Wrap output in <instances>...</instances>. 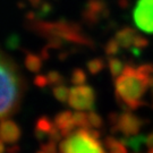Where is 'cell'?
Instances as JSON below:
<instances>
[{"mask_svg": "<svg viewBox=\"0 0 153 153\" xmlns=\"http://www.w3.org/2000/svg\"><path fill=\"white\" fill-rule=\"evenodd\" d=\"M150 77L148 74L126 65L124 71L115 81L116 97L124 109L136 110L144 102V94L150 88Z\"/></svg>", "mask_w": 153, "mask_h": 153, "instance_id": "cell-1", "label": "cell"}, {"mask_svg": "<svg viewBox=\"0 0 153 153\" xmlns=\"http://www.w3.org/2000/svg\"><path fill=\"white\" fill-rule=\"evenodd\" d=\"M21 95V82L14 66L0 55V118L16 109Z\"/></svg>", "mask_w": 153, "mask_h": 153, "instance_id": "cell-2", "label": "cell"}, {"mask_svg": "<svg viewBox=\"0 0 153 153\" xmlns=\"http://www.w3.org/2000/svg\"><path fill=\"white\" fill-rule=\"evenodd\" d=\"M100 137V131L93 127L79 128L61 141L59 150L64 153H104L107 150L102 146Z\"/></svg>", "mask_w": 153, "mask_h": 153, "instance_id": "cell-3", "label": "cell"}, {"mask_svg": "<svg viewBox=\"0 0 153 153\" xmlns=\"http://www.w3.org/2000/svg\"><path fill=\"white\" fill-rule=\"evenodd\" d=\"M36 31L44 36H59L66 41H71L74 43L91 45V40L83 35L81 27L76 24H71L66 21L57 23L40 22L36 24Z\"/></svg>", "mask_w": 153, "mask_h": 153, "instance_id": "cell-4", "label": "cell"}, {"mask_svg": "<svg viewBox=\"0 0 153 153\" xmlns=\"http://www.w3.org/2000/svg\"><path fill=\"white\" fill-rule=\"evenodd\" d=\"M95 101V93L88 85H75L71 88L68 103L75 110H92Z\"/></svg>", "mask_w": 153, "mask_h": 153, "instance_id": "cell-5", "label": "cell"}, {"mask_svg": "<svg viewBox=\"0 0 153 153\" xmlns=\"http://www.w3.org/2000/svg\"><path fill=\"white\" fill-rule=\"evenodd\" d=\"M134 22L140 30L153 33V0H138L134 9Z\"/></svg>", "mask_w": 153, "mask_h": 153, "instance_id": "cell-6", "label": "cell"}, {"mask_svg": "<svg viewBox=\"0 0 153 153\" xmlns=\"http://www.w3.org/2000/svg\"><path fill=\"white\" fill-rule=\"evenodd\" d=\"M144 121L131 114L129 111H125L121 115H119V118L116 123V131H120L124 136H133L138 134V131H141Z\"/></svg>", "mask_w": 153, "mask_h": 153, "instance_id": "cell-7", "label": "cell"}, {"mask_svg": "<svg viewBox=\"0 0 153 153\" xmlns=\"http://www.w3.org/2000/svg\"><path fill=\"white\" fill-rule=\"evenodd\" d=\"M105 15H108V9L103 0H88L83 13L84 21L88 24H95Z\"/></svg>", "mask_w": 153, "mask_h": 153, "instance_id": "cell-8", "label": "cell"}, {"mask_svg": "<svg viewBox=\"0 0 153 153\" xmlns=\"http://www.w3.org/2000/svg\"><path fill=\"white\" fill-rule=\"evenodd\" d=\"M21 137V129L15 121L4 119L0 123V138L7 144L16 143Z\"/></svg>", "mask_w": 153, "mask_h": 153, "instance_id": "cell-9", "label": "cell"}, {"mask_svg": "<svg viewBox=\"0 0 153 153\" xmlns=\"http://www.w3.org/2000/svg\"><path fill=\"white\" fill-rule=\"evenodd\" d=\"M55 125L60 129L64 137L69 136L75 129V123L73 118V112L71 111H61L55 117Z\"/></svg>", "mask_w": 153, "mask_h": 153, "instance_id": "cell-10", "label": "cell"}, {"mask_svg": "<svg viewBox=\"0 0 153 153\" xmlns=\"http://www.w3.org/2000/svg\"><path fill=\"white\" fill-rule=\"evenodd\" d=\"M137 35L138 34L134 28L124 27L116 33V40L119 42L121 48L128 49V48H131V45H134V41Z\"/></svg>", "mask_w": 153, "mask_h": 153, "instance_id": "cell-11", "label": "cell"}, {"mask_svg": "<svg viewBox=\"0 0 153 153\" xmlns=\"http://www.w3.org/2000/svg\"><path fill=\"white\" fill-rule=\"evenodd\" d=\"M53 124L48 117H41L36 120L35 125V136L38 140H43L49 135V131L52 129Z\"/></svg>", "mask_w": 153, "mask_h": 153, "instance_id": "cell-12", "label": "cell"}, {"mask_svg": "<svg viewBox=\"0 0 153 153\" xmlns=\"http://www.w3.org/2000/svg\"><path fill=\"white\" fill-rule=\"evenodd\" d=\"M120 141L123 142L124 145L131 148L135 152H138V151H141L143 145L146 144V136L136 134V135H133V136H124Z\"/></svg>", "mask_w": 153, "mask_h": 153, "instance_id": "cell-13", "label": "cell"}, {"mask_svg": "<svg viewBox=\"0 0 153 153\" xmlns=\"http://www.w3.org/2000/svg\"><path fill=\"white\" fill-rule=\"evenodd\" d=\"M104 145L105 150L110 151L112 153H126L128 150L126 148V145L123 144L120 140H117L114 136H108L104 140Z\"/></svg>", "mask_w": 153, "mask_h": 153, "instance_id": "cell-14", "label": "cell"}, {"mask_svg": "<svg viewBox=\"0 0 153 153\" xmlns=\"http://www.w3.org/2000/svg\"><path fill=\"white\" fill-rule=\"evenodd\" d=\"M25 66L28 71H31L32 73H38L41 69V66H42V60L41 58L36 55H33L28 52L27 55L25 56Z\"/></svg>", "mask_w": 153, "mask_h": 153, "instance_id": "cell-15", "label": "cell"}, {"mask_svg": "<svg viewBox=\"0 0 153 153\" xmlns=\"http://www.w3.org/2000/svg\"><path fill=\"white\" fill-rule=\"evenodd\" d=\"M69 92H71V88H68L64 84H59V85H55V88H52V93L55 95V98L60 101L62 103L68 102V99H69Z\"/></svg>", "mask_w": 153, "mask_h": 153, "instance_id": "cell-16", "label": "cell"}, {"mask_svg": "<svg viewBox=\"0 0 153 153\" xmlns=\"http://www.w3.org/2000/svg\"><path fill=\"white\" fill-rule=\"evenodd\" d=\"M108 66H109L110 74L114 78H117L125 69V65L118 58H110L108 61Z\"/></svg>", "mask_w": 153, "mask_h": 153, "instance_id": "cell-17", "label": "cell"}, {"mask_svg": "<svg viewBox=\"0 0 153 153\" xmlns=\"http://www.w3.org/2000/svg\"><path fill=\"white\" fill-rule=\"evenodd\" d=\"M73 118H74V123L76 127L79 128H86V127H91L90 123H88V114H85L82 110H77L76 112L73 114Z\"/></svg>", "mask_w": 153, "mask_h": 153, "instance_id": "cell-18", "label": "cell"}, {"mask_svg": "<svg viewBox=\"0 0 153 153\" xmlns=\"http://www.w3.org/2000/svg\"><path fill=\"white\" fill-rule=\"evenodd\" d=\"M86 66H88V71L92 75H95L104 68V61L101 58H94V59L88 61Z\"/></svg>", "mask_w": 153, "mask_h": 153, "instance_id": "cell-19", "label": "cell"}, {"mask_svg": "<svg viewBox=\"0 0 153 153\" xmlns=\"http://www.w3.org/2000/svg\"><path fill=\"white\" fill-rule=\"evenodd\" d=\"M71 82L74 85H83L86 82V74L81 68H75L71 73Z\"/></svg>", "mask_w": 153, "mask_h": 153, "instance_id": "cell-20", "label": "cell"}, {"mask_svg": "<svg viewBox=\"0 0 153 153\" xmlns=\"http://www.w3.org/2000/svg\"><path fill=\"white\" fill-rule=\"evenodd\" d=\"M121 45L119 44V42L114 39V40H110L108 41V43L105 44V48H104V51L108 56H115L119 52Z\"/></svg>", "mask_w": 153, "mask_h": 153, "instance_id": "cell-21", "label": "cell"}, {"mask_svg": "<svg viewBox=\"0 0 153 153\" xmlns=\"http://www.w3.org/2000/svg\"><path fill=\"white\" fill-rule=\"evenodd\" d=\"M88 123H90V126L93 127V128H101L102 125H103V121H102V118L92 110H90V112L88 114Z\"/></svg>", "mask_w": 153, "mask_h": 153, "instance_id": "cell-22", "label": "cell"}, {"mask_svg": "<svg viewBox=\"0 0 153 153\" xmlns=\"http://www.w3.org/2000/svg\"><path fill=\"white\" fill-rule=\"evenodd\" d=\"M47 76L49 79V84H51V85H59V84L64 83V77L61 76L58 71H49V74Z\"/></svg>", "mask_w": 153, "mask_h": 153, "instance_id": "cell-23", "label": "cell"}, {"mask_svg": "<svg viewBox=\"0 0 153 153\" xmlns=\"http://www.w3.org/2000/svg\"><path fill=\"white\" fill-rule=\"evenodd\" d=\"M48 137H49V141H52V142H59V141H61V138H62V134H61L60 129L57 127V126H53L52 127V129L49 131V135H48Z\"/></svg>", "mask_w": 153, "mask_h": 153, "instance_id": "cell-24", "label": "cell"}, {"mask_svg": "<svg viewBox=\"0 0 153 153\" xmlns=\"http://www.w3.org/2000/svg\"><path fill=\"white\" fill-rule=\"evenodd\" d=\"M56 142H52V141H49L47 144H42L41 148H40V152H44V153H53L56 152Z\"/></svg>", "mask_w": 153, "mask_h": 153, "instance_id": "cell-25", "label": "cell"}, {"mask_svg": "<svg viewBox=\"0 0 153 153\" xmlns=\"http://www.w3.org/2000/svg\"><path fill=\"white\" fill-rule=\"evenodd\" d=\"M34 84L39 86V88H44L49 84V79H48V76H44V75H38L34 78Z\"/></svg>", "mask_w": 153, "mask_h": 153, "instance_id": "cell-26", "label": "cell"}, {"mask_svg": "<svg viewBox=\"0 0 153 153\" xmlns=\"http://www.w3.org/2000/svg\"><path fill=\"white\" fill-rule=\"evenodd\" d=\"M148 45H149V41L146 39L137 35L136 39H135V41H134V47H136L138 49H143V48H146Z\"/></svg>", "mask_w": 153, "mask_h": 153, "instance_id": "cell-27", "label": "cell"}, {"mask_svg": "<svg viewBox=\"0 0 153 153\" xmlns=\"http://www.w3.org/2000/svg\"><path fill=\"white\" fill-rule=\"evenodd\" d=\"M138 69L145 74H148L149 76H153V65L152 64H146V65H142L138 67Z\"/></svg>", "mask_w": 153, "mask_h": 153, "instance_id": "cell-28", "label": "cell"}, {"mask_svg": "<svg viewBox=\"0 0 153 153\" xmlns=\"http://www.w3.org/2000/svg\"><path fill=\"white\" fill-rule=\"evenodd\" d=\"M146 145L149 148H153V131L149 134V136L146 137Z\"/></svg>", "mask_w": 153, "mask_h": 153, "instance_id": "cell-29", "label": "cell"}, {"mask_svg": "<svg viewBox=\"0 0 153 153\" xmlns=\"http://www.w3.org/2000/svg\"><path fill=\"white\" fill-rule=\"evenodd\" d=\"M6 151H7V152H17V151H19V146L14 145V146H11V148H8Z\"/></svg>", "mask_w": 153, "mask_h": 153, "instance_id": "cell-30", "label": "cell"}, {"mask_svg": "<svg viewBox=\"0 0 153 153\" xmlns=\"http://www.w3.org/2000/svg\"><path fill=\"white\" fill-rule=\"evenodd\" d=\"M119 5L123 7V8H126L128 6V0H119Z\"/></svg>", "mask_w": 153, "mask_h": 153, "instance_id": "cell-31", "label": "cell"}, {"mask_svg": "<svg viewBox=\"0 0 153 153\" xmlns=\"http://www.w3.org/2000/svg\"><path fill=\"white\" fill-rule=\"evenodd\" d=\"M4 143H5V142H4V141L0 138V153L4 152V151L6 150V149H5V144H4Z\"/></svg>", "mask_w": 153, "mask_h": 153, "instance_id": "cell-32", "label": "cell"}, {"mask_svg": "<svg viewBox=\"0 0 153 153\" xmlns=\"http://www.w3.org/2000/svg\"><path fill=\"white\" fill-rule=\"evenodd\" d=\"M148 152H149V153H153V148H149Z\"/></svg>", "mask_w": 153, "mask_h": 153, "instance_id": "cell-33", "label": "cell"}]
</instances>
